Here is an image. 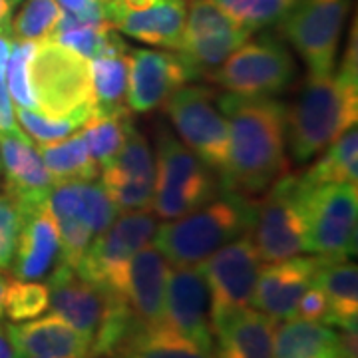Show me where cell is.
I'll list each match as a JSON object with an SVG mask.
<instances>
[{"instance_id": "1", "label": "cell", "mask_w": 358, "mask_h": 358, "mask_svg": "<svg viewBox=\"0 0 358 358\" xmlns=\"http://www.w3.org/2000/svg\"><path fill=\"white\" fill-rule=\"evenodd\" d=\"M229 126L227 162L219 173L221 189L257 197L289 171L287 106L267 96L217 94Z\"/></svg>"}, {"instance_id": "2", "label": "cell", "mask_w": 358, "mask_h": 358, "mask_svg": "<svg viewBox=\"0 0 358 358\" xmlns=\"http://www.w3.org/2000/svg\"><path fill=\"white\" fill-rule=\"evenodd\" d=\"M358 122L357 24L338 72L308 76L287 106V148L296 164H307Z\"/></svg>"}, {"instance_id": "3", "label": "cell", "mask_w": 358, "mask_h": 358, "mask_svg": "<svg viewBox=\"0 0 358 358\" xmlns=\"http://www.w3.org/2000/svg\"><path fill=\"white\" fill-rule=\"evenodd\" d=\"M251 219L253 197L223 189L201 207L157 225L152 239L169 265H199L219 247L247 233Z\"/></svg>"}, {"instance_id": "4", "label": "cell", "mask_w": 358, "mask_h": 358, "mask_svg": "<svg viewBox=\"0 0 358 358\" xmlns=\"http://www.w3.org/2000/svg\"><path fill=\"white\" fill-rule=\"evenodd\" d=\"M28 80L36 110L44 115L90 117L94 112L90 60L54 40H38L28 64Z\"/></svg>"}, {"instance_id": "5", "label": "cell", "mask_w": 358, "mask_h": 358, "mask_svg": "<svg viewBox=\"0 0 358 358\" xmlns=\"http://www.w3.org/2000/svg\"><path fill=\"white\" fill-rule=\"evenodd\" d=\"M249 235L263 263H277L308 253L307 219L299 173H285L253 197Z\"/></svg>"}, {"instance_id": "6", "label": "cell", "mask_w": 358, "mask_h": 358, "mask_svg": "<svg viewBox=\"0 0 358 358\" xmlns=\"http://www.w3.org/2000/svg\"><path fill=\"white\" fill-rule=\"evenodd\" d=\"M46 207L60 237L58 261L76 267L96 235L112 225L120 209L96 179L60 181L52 187Z\"/></svg>"}, {"instance_id": "7", "label": "cell", "mask_w": 358, "mask_h": 358, "mask_svg": "<svg viewBox=\"0 0 358 358\" xmlns=\"http://www.w3.org/2000/svg\"><path fill=\"white\" fill-rule=\"evenodd\" d=\"M152 211L159 219H176L201 207L221 189L213 169L207 167L166 129L157 138Z\"/></svg>"}, {"instance_id": "8", "label": "cell", "mask_w": 358, "mask_h": 358, "mask_svg": "<svg viewBox=\"0 0 358 358\" xmlns=\"http://www.w3.org/2000/svg\"><path fill=\"white\" fill-rule=\"evenodd\" d=\"M296 76V62L282 40H247L209 72L205 80L239 96H279Z\"/></svg>"}, {"instance_id": "9", "label": "cell", "mask_w": 358, "mask_h": 358, "mask_svg": "<svg viewBox=\"0 0 358 358\" xmlns=\"http://www.w3.org/2000/svg\"><path fill=\"white\" fill-rule=\"evenodd\" d=\"M301 197L307 219L308 253L327 259H348L355 255L358 219L357 185L327 183L308 187L301 181Z\"/></svg>"}, {"instance_id": "10", "label": "cell", "mask_w": 358, "mask_h": 358, "mask_svg": "<svg viewBox=\"0 0 358 358\" xmlns=\"http://www.w3.org/2000/svg\"><path fill=\"white\" fill-rule=\"evenodd\" d=\"M199 267L209 291V317L215 334L227 320L251 307L261 259L247 231L219 247Z\"/></svg>"}, {"instance_id": "11", "label": "cell", "mask_w": 358, "mask_h": 358, "mask_svg": "<svg viewBox=\"0 0 358 358\" xmlns=\"http://www.w3.org/2000/svg\"><path fill=\"white\" fill-rule=\"evenodd\" d=\"M217 92L201 84H185L164 103L179 141L189 148L205 166L221 173L227 162L229 126L221 114Z\"/></svg>"}, {"instance_id": "12", "label": "cell", "mask_w": 358, "mask_h": 358, "mask_svg": "<svg viewBox=\"0 0 358 358\" xmlns=\"http://www.w3.org/2000/svg\"><path fill=\"white\" fill-rule=\"evenodd\" d=\"M350 0H299L279 22L282 38L307 64L308 76L331 74Z\"/></svg>"}, {"instance_id": "13", "label": "cell", "mask_w": 358, "mask_h": 358, "mask_svg": "<svg viewBox=\"0 0 358 358\" xmlns=\"http://www.w3.org/2000/svg\"><path fill=\"white\" fill-rule=\"evenodd\" d=\"M157 221L150 209L117 213L108 229L92 239L76 263V273L103 293H115L129 259L154 237Z\"/></svg>"}, {"instance_id": "14", "label": "cell", "mask_w": 358, "mask_h": 358, "mask_svg": "<svg viewBox=\"0 0 358 358\" xmlns=\"http://www.w3.org/2000/svg\"><path fill=\"white\" fill-rule=\"evenodd\" d=\"M251 38L213 0H187V16L176 54L185 66L189 80L213 72L231 52Z\"/></svg>"}, {"instance_id": "15", "label": "cell", "mask_w": 358, "mask_h": 358, "mask_svg": "<svg viewBox=\"0 0 358 358\" xmlns=\"http://www.w3.org/2000/svg\"><path fill=\"white\" fill-rule=\"evenodd\" d=\"M103 13L120 34L173 52L183 34L187 0H103Z\"/></svg>"}, {"instance_id": "16", "label": "cell", "mask_w": 358, "mask_h": 358, "mask_svg": "<svg viewBox=\"0 0 358 358\" xmlns=\"http://www.w3.org/2000/svg\"><path fill=\"white\" fill-rule=\"evenodd\" d=\"M164 324L213 355L215 334L209 317V291L199 265L169 268Z\"/></svg>"}, {"instance_id": "17", "label": "cell", "mask_w": 358, "mask_h": 358, "mask_svg": "<svg viewBox=\"0 0 358 358\" xmlns=\"http://www.w3.org/2000/svg\"><path fill=\"white\" fill-rule=\"evenodd\" d=\"M102 171V187L120 211L150 209L154 199L155 164L152 148L136 126H131L122 150Z\"/></svg>"}, {"instance_id": "18", "label": "cell", "mask_w": 358, "mask_h": 358, "mask_svg": "<svg viewBox=\"0 0 358 358\" xmlns=\"http://www.w3.org/2000/svg\"><path fill=\"white\" fill-rule=\"evenodd\" d=\"M169 263L154 243L141 247L129 259L115 293L145 331L164 322V303Z\"/></svg>"}, {"instance_id": "19", "label": "cell", "mask_w": 358, "mask_h": 358, "mask_svg": "<svg viewBox=\"0 0 358 358\" xmlns=\"http://www.w3.org/2000/svg\"><path fill=\"white\" fill-rule=\"evenodd\" d=\"M128 94L129 112L150 114L167 102V98L185 86L189 74L176 52L138 48L128 56Z\"/></svg>"}, {"instance_id": "20", "label": "cell", "mask_w": 358, "mask_h": 358, "mask_svg": "<svg viewBox=\"0 0 358 358\" xmlns=\"http://www.w3.org/2000/svg\"><path fill=\"white\" fill-rule=\"evenodd\" d=\"M319 263V255H296L261 265L251 307L273 320L293 319L296 303L315 285Z\"/></svg>"}, {"instance_id": "21", "label": "cell", "mask_w": 358, "mask_h": 358, "mask_svg": "<svg viewBox=\"0 0 358 358\" xmlns=\"http://www.w3.org/2000/svg\"><path fill=\"white\" fill-rule=\"evenodd\" d=\"M0 166L4 171V193L18 209L46 203L56 181L24 131H0Z\"/></svg>"}, {"instance_id": "22", "label": "cell", "mask_w": 358, "mask_h": 358, "mask_svg": "<svg viewBox=\"0 0 358 358\" xmlns=\"http://www.w3.org/2000/svg\"><path fill=\"white\" fill-rule=\"evenodd\" d=\"M46 287L50 296L48 310L52 315L66 320L78 333L92 341L102 319L106 293L82 279L76 268L62 261H56L48 273Z\"/></svg>"}, {"instance_id": "23", "label": "cell", "mask_w": 358, "mask_h": 358, "mask_svg": "<svg viewBox=\"0 0 358 358\" xmlns=\"http://www.w3.org/2000/svg\"><path fill=\"white\" fill-rule=\"evenodd\" d=\"M20 211V231L10 267L20 281H38L46 277L60 255V237L56 221L46 203Z\"/></svg>"}, {"instance_id": "24", "label": "cell", "mask_w": 358, "mask_h": 358, "mask_svg": "<svg viewBox=\"0 0 358 358\" xmlns=\"http://www.w3.org/2000/svg\"><path fill=\"white\" fill-rule=\"evenodd\" d=\"M6 333L18 358L72 357L90 358L92 341L56 315L6 324Z\"/></svg>"}, {"instance_id": "25", "label": "cell", "mask_w": 358, "mask_h": 358, "mask_svg": "<svg viewBox=\"0 0 358 358\" xmlns=\"http://www.w3.org/2000/svg\"><path fill=\"white\" fill-rule=\"evenodd\" d=\"M315 285L327 299V327L357 331L358 319V268L348 259L320 257Z\"/></svg>"}, {"instance_id": "26", "label": "cell", "mask_w": 358, "mask_h": 358, "mask_svg": "<svg viewBox=\"0 0 358 358\" xmlns=\"http://www.w3.org/2000/svg\"><path fill=\"white\" fill-rule=\"evenodd\" d=\"M275 320L255 308H245L217 333L213 358H273Z\"/></svg>"}, {"instance_id": "27", "label": "cell", "mask_w": 358, "mask_h": 358, "mask_svg": "<svg viewBox=\"0 0 358 358\" xmlns=\"http://www.w3.org/2000/svg\"><path fill=\"white\" fill-rule=\"evenodd\" d=\"M46 40H54L56 44L76 52L86 60H94L103 54L128 52V44L108 20L86 22V20H78L66 13L62 14L58 26L54 28L50 38Z\"/></svg>"}, {"instance_id": "28", "label": "cell", "mask_w": 358, "mask_h": 358, "mask_svg": "<svg viewBox=\"0 0 358 358\" xmlns=\"http://www.w3.org/2000/svg\"><path fill=\"white\" fill-rule=\"evenodd\" d=\"M336 346V331L322 322L282 320L273 333V358H324Z\"/></svg>"}, {"instance_id": "29", "label": "cell", "mask_w": 358, "mask_h": 358, "mask_svg": "<svg viewBox=\"0 0 358 358\" xmlns=\"http://www.w3.org/2000/svg\"><path fill=\"white\" fill-rule=\"evenodd\" d=\"M128 74V52L103 54L90 60L92 96H94L96 114H115V112L129 110L126 103Z\"/></svg>"}, {"instance_id": "30", "label": "cell", "mask_w": 358, "mask_h": 358, "mask_svg": "<svg viewBox=\"0 0 358 358\" xmlns=\"http://www.w3.org/2000/svg\"><path fill=\"white\" fill-rule=\"evenodd\" d=\"M320 157L299 173L301 181L308 187L327 183H358V131L357 126L346 129L345 134L320 152Z\"/></svg>"}, {"instance_id": "31", "label": "cell", "mask_w": 358, "mask_h": 358, "mask_svg": "<svg viewBox=\"0 0 358 358\" xmlns=\"http://www.w3.org/2000/svg\"><path fill=\"white\" fill-rule=\"evenodd\" d=\"M38 154L56 183L72 179H96L100 173V167L90 154L82 131L64 140L42 143L38 145Z\"/></svg>"}, {"instance_id": "32", "label": "cell", "mask_w": 358, "mask_h": 358, "mask_svg": "<svg viewBox=\"0 0 358 358\" xmlns=\"http://www.w3.org/2000/svg\"><path fill=\"white\" fill-rule=\"evenodd\" d=\"M131 126H134V122H131L129 110L115 112V114L92 112V115L84 122L82 136L88 143L90 154L100 169L108 166L122 150Z\"/></svg>"}, {"instance_id": "33", "label": "cell", "mask_w": 358, "mask_h": 358, "mask_svg": "<svg viewBox=\"0 0 358 358\" xmlns=\"http://www.w3.org/2000/svg\"><path fill=\"white\" fill-rule=\"evenodd\" d=\"M124 358H213V355L201 350L162 322L141 334Z\"/></svg>"}, {"instance_id": "34", "label": "cell", "mask_w": 358, "mask_h": 358, "mask_svg": "<svg viewBox=\"0 0 358 358\" xmlns=\"http://www.w3.org/2000/svg\"><path fill=\"white\" fill-rule=\"evenodd\" d=\"M223 13L251 34L267 26L279 24L282 16L299 0H213Z\"/></svg>"}, {"instance_id": "35", "label": "cell", "mask_w": 358, "mask_h": 358, "mask_svg": "<svg viewBox=\"0 0 358 358\" xmlns=\"http://www.w3.org/2000/svg\"><path fill=\"white\" fill-rule=\"evenodd\" d=\"M64 10L56 0H26L22 8L13 18L14 40L38 42L50 38Z\"/></svg>"}, {"instance_id": "36", "label": "cell", "mask_w": 358, "mask_h": 358, "mask_svg": "<svg viewBox=\"0 0 358 358\" xmlns=\"http://www.w3.org/2000/svg\"><path fill=\"white\" fill-rule=\"evenodd\" d=\"M50 305L46 282L10 281L4 296V315L13 322H24L42 317Z\"/></svg>"}, {"instance_id": "37", "label": "cell", "mask_w": 358, "mask_h": 358, "mask_svg": "<svg viewBox=\"0 0 358 358\" xmlns=\"http://www.w3.org/2000/svg\"><path fill=\"white\" fill-rule=\"evenodd\" d=\"M20 128L24 129L30 138L42 143H52V141L64 140L68 136H72L78 128L84 126V122L88 120V115H66V117H52L44 115L38 110H30V108H20L14 112Z\"/></svg>"}, {"instance_id": "38", "label": "cell", "mask_w": 358, "mask_h": 358, "mask_svg": "<svg viewBox=\"0 0 358 358\" xmlns=\"http://www.w3.org/2000/svg\"><path fill=\"white\" fill-rule=\"evenodd\" d=\"M38 42L32 40H14L13 50L8 56V64H6V90L10 94V100L16 102L20 108H30L36 110V102L30 90V80H28V64L30 58L34 56Z\"/></svg>"}, {"instance_id": "39", "label": "cell", "mask_w": 358, "mask_h": 358, "mask_svg": "<svg viewBox=\"0 0 358 358\" xmlns=\"http://www.w3.org/2000/svg\"><path fill=\"white\" fill-rule=\"evenodd\" d=\"M20 211L6 193H0V271L10 268L20 231Z\"/></svg>"}, {"instance_id": "40", "label": "cell", "mask_w": 358, "mask_h": 358, "mask_svg": "<svg viewBox=\"0 0 358 358\" xmlns=\"http://www.w3.org/2000/svg\"><path fill=\"white\" fill-rule=\"evenodd\" d=\"M327 313H329L327 299H324V294H322L319 287L313 285L310 289H307V293L301 296V301L296 303L293 319L308 320V322H322L324 324Z\"/></svg>"}, {"instance_id": "41", "label": "cell", "mask_w": 358, "mask_h": 358, "mask_svg": "<svg viewBox=\"0 0 358 358\" xmlns=\"http://www.w3.org/2000/svg\"><path fill=\"white\" fill-rule=\"evenodd\" d=\"M66 14L86 22L108 20L103 13V0H56Z\"/></svg>"}, {"instance_id": "42", "label": "cell", "mask_w": 358, "mask_h": 358, "mask_svg": "<svg viewBox=\"0 0 358 358\" xmlns=\"http://www.w3.org/2000/svg\"><path fill=\"white\" fill-rule=\"evenodd\" d=\"M0 131H13V134L22 131L16 115H14L13 100L6 90V82L0 86Z\"/></svg>"}, {"instance_id": "43", "label": "cell", "mask_w": 358, "mask_h": 358, "mask_svg": "<svg viewBox=\"0 0 358 358\" xmlns=\"http://www.w3.org/2000/svg\"><path fill=\"white\" fill-rule=\"evenodd\" d=\"M14 36L10 34H0V86L4 84L6 78V64H8V56L13 50Z\"/></svg>"}, {"instance_id": "44", "label": "cell", "mask_w": 358, "mask_h": 358, "mask_svg": "<svg viewBox=\"0 0 358 358\" xmlns=\"http://www.w3.org/2000/svg\"><path fill=\"white\" fill-rule=\"evenodd\" d=\"M13 8L10 0H0V34L13 36Z\"/></svg>"}, {"instance_id": "45", "label": "cell", "mask_w": 358, "mask_h": 358, "mask_svg": "<svg viewBox=\"0 0 358 358\" xmlns=\"http://www.w3.org/2000/svg\"><path fill=\"white\" fill-rule=\"evenodd\" d=\"M0 358H18L16 357V350H14L13 343L8 338L6 324L4 322H0Z\"/></svg>"}, {"instance_id": "46", "label": "cell", "mask_w": 358, "mask_h": 358, "mask_svg": "<svg viewBox=\"0 0 358 358\" xmlns=\"http://www.w3.org/2000/svg\"><path fill=\"white\" fill-rule=\"evenodd\" d=\"M10 281H13V279H10L6 273L0 271V319L4 317V296H6V289H8Z\"/></svg>"}, {"instance_id": "47", "label": "cell", "mask_w": 358, "mask_h": 358, "mask_svg": "<svg viewBox=\"0 0 358 358\" xmlns=\"http://www.w3.org/2000/svg\"><path fill=\"white\" fill-rule=\"evenodd\" d=\"M324 358H346V357L345 355H341V352H338V348L334 346L331 352H327V355H324Z\"/></svg>"}, {"instance_id": "48", "label": "cell", "mask_w": 358, "mask_h": 358, "mask_svg": "<svg viewBox=\"0 0 358 358\" xmlns=\"http://www.w3.org/2000/svg\"><path fill=\"white\" fill-rule=\"evenodd\" d=\"M10 2H13L14 6H16V4H20V2H22V0H10Z\"/></svg>"}, {"instance_id": "49", "label": "cell", "mask_w": 358, "mask_h": 358, "mask_svg": "<svg viewBox=\"0 0 358 358\" xmlns=\"http://www.w3.org/2000/svg\"><path fill=\"white\" fill-rule=\"evenodd\" d=\"M40 358H72V357H40Z\"/></svg>"}, {"instance_id": "50", "label": "cell", "mask_w": 358, "mask_h": 358, "mask_svg": "<svg viewBox=\"0 0 358 358\" xmlns=\"http://www.w3.org/2000/svg\"><path fill=\"white\" fill-rule=\"evenodd\" d=\"M0 169H2V166H0Z\"/></svg>"}]
</instances>
